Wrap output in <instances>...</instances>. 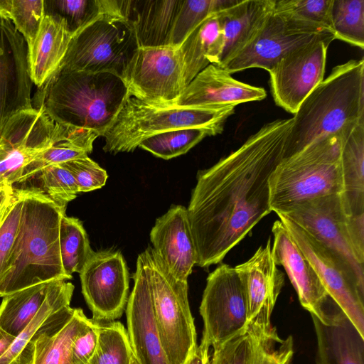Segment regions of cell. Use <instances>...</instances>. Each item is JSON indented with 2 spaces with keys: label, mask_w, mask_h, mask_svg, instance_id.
<instances>
[{
  "label": "cell",
  "mask_w": 364,
  "mask_h": 364,
  "mask_svg": "<svg viewBox=\"0 0 364 364\" xmlns=\"http://www.w3.org/2000/svg\"><path fill=\"white\" fill-rule=\"evenodd\" d=\"M15 193L22 196L23 207L0 282V297L39 284L70 279L63 269L59 245L60 223L66 208L41 195Z\"/></svg>",
  "instance_id": "3957f363"
},
{
  "label": "cell",
  "mask_w": 364,
  "mask_h": 364,
  "mask_svg": "<svg viewBox=\"0 0 364 364\" xmlns=\"http://www.w3.org/2000/svg\"><path fill=\"white\" fill-rule=\"evenodd\" d=\"M28 51L11 21L0 17V135L16 114L33 108Z\"/></svg>",
  "instance_id": "ac0fdd59"
},
{
  "label": "cell",
  "mask_w": 364,
  "mask_h": 364,
  "mask_svg": "<svg viewBox=\"0 0 364 364\" xmlns=\"http://www.w3.org/2000/svg\"><path fill=\"white\" fill-rule=\"evenodd\" d=\"M332 30L336 39L364 48V0H333Z\"/></svg>",
  "instance_id": "8d00e7d4"
},
{
  "label": "cell",
  "mask_w": 364,
  "mask_h": 364,
  "mask_svg": "<svg viewBox=\"0 0 364 364\" xmlns=\"http://www.w3.org/2000/svg\"><path fill=\"white\" fill-rule=\"evenodd\" d=\"M99 136L90 130L60 124L59 134L54 144L38 153L25 166L20 181L50 166L87 156Z\"/></svg>",
  "instance_id": "4dcf8cb0"
},
{
  "label": "cell",
  "mask_w": 364,
  "mask_h": 364,
  "mask_svg": "<svg viewBox=\"0 0 364 364\" xmlns=\"http://www.w3.org/2000/svg\"><path fill=\"white\" fill-rule=\"evenodd\" d=\"M142 254L163 349L169 364H186L198 347L188 299V282L173 277L152 247H148Z\"/></svg>",
  "instance_id": "52a82bcc"
},
{
  "label": "cell",
  "mask_w": 364,
  "mask_h": 364,
  "mask_svg": "<svg viewBox=\"0 0 364 364\" xmlns=\"http://www.w3.org/2000/svg\"><path fill=\"white\" fill-rule=\"evenodd\" d=\"M14 338L0 329V358L9 348Z\"/></svg>",
  "instance_id": "681fc988"
},
{
  "label": "cell",
  "mask_w": 364,
  "mask_h": 364,
  "mask_svg": "<svg viewBox=\"0 0 364 364\" xmlns=\"http://www.w3.org/2000/svg\"><path fill=\"white\" fill-rule=\"evenodd\" d=\"M208 353L209 347L200 342L186 364H208L210 358Z\"/></svg>",
  "instance_id": "7dc6e473"
},
{
  "label": "cell",
  "mask_w": 364,
  "mask_h": 364,
  "mask_svg": "<svg viewBox=\"0 0 364 364\" xmlns=\"http://www.w3.org/2000/svg\"><path fill=\"white\" fill-rule=\"evenodd\" d=\"M52 282L31 286L3 296L0 329L16 337L41 309Z\"/></svg>",
  "instance_id": "1f68e13d"
},
{
  "label": "cell",
  "mask_w": 364,
  "mask_h": 364,
  "mask_svg": "<svg viewBox=\"0 0 364 364\" xmlns=\"http://www.w3.org/2000/svg\"><path fill=\"white\" fill-rule=\"evenodd\" d=\"M45 14L65 20L70 30L75 31L100 14H107L105 0H46Z\"/></svg>",
  "instance_id": "ab89813d"
},
{
  "label": "cell",
  "mask_w": 364,
  "mask_h": 364,
  "mask_svg": "<svg viewBox=\"0 0 364 364\" xmlns=\"http://www.w3.org/2000/svg\"><path fill=\"white\" fill-rule=\"evenodd\" d=\"M290 119L264 124L235 151L198 171L187 209L196 264H218L271 212L269 179L285 157Z\"/></svg>",
  "instance_id": "6da1fadb"
},
{
  "label": "cell",
  "mask_w": 364,
  "mask_h": 364,
  "mask_svg": "<svg viewBox=\"0 0 364 364\" xmlns=\"http://www.w3.org/2000/svg\"><path fill=\"white\" fill-rule=\"evenodd\" d=\"M316 339V364H364V336L336 308L326 323L311 315Z\"/></svg>",
  "instance_id": "603a6c76"
},
{
  "label": "cell",
  "mask_w": 364,
  "mask_h": 364,
  "mask_svg": "<svg viewBox=\"0 0 364 364\" xmlns=\"http://www.w3.org/2000/svg\"><path fill=\"white\" fill-rule=\"evenodd\" d=\"M334 35L317 38L284 55L268 71L277 105L294 114L323 80L327 50Z\"/></svg>",
  "instance_id": "9a60e30c"
},
{
  "label": "cell",
  "mask_w": 364,
  "mask_h": 364,
  "mask_svg": "<svg viewBox=\"0 0 364 364\" xmlns=\"http://www.w3.org/2000/svg\"><path fill=\"white\" fill-rule=\"evenodd\" d=\"M239 0L181 1L171 30L168 46L179 48L187 36L210 16L220 13Z\"/></svg>",
  "instance_id": "e575fe53"
},
{
  "label": "cell",
  "mask_w": 364,
  "mask_h": 364,
  "mask_svg": "<svg viewBox=\"0 0 364 364\" xmlns=\"http://www.w3.org/2000/svg\"><path fill=\"white\" fill-rule=\"evenodd\" d=\"M223 33L218 13L199 24L179 47L186 86L210 64L218 65Z\"/></svg>",
  "instance_id": "f546056e"
},
{
  "label": "cell",
  "mask_w": 364,
  "mask_h": 364,
  "mask_svg": "<svg viewBox=\"0 0 364 364\" xmlns=\"http://www.w3.org/2000/svg\"><path fill=\"white\" fill-rule=\"evenodd\" d=\"M74 285L66 280L51 282L41 309L28 325L14 338L0 358V364H32L36 338L47 328L53 314L70 306Z\"/></svg>",
  "instance_id": "f1b7e54d"
},
{
  "label": "cell",
  "mask_w": 364,
  "mask_h": 364,
  "mask_svg": "<svg viewBox=\"0 0 364 364\" xmlns=\"http://www.w3.org/2000/svg\"><path fill=\"white\" fill-rule=\"evenodd\" d=\"M14 192L12 187H6L0 188V213L10 202Z\"/></svg>",
  "instance_id": "c3c4849f"
},
{
  "label": "cell",
  "mask_w": 364,
  "mask_h": 364,
  "mask_svg": "<svg viewBox=\"0 0 364 364\" xmlns=\"http://www.w3.org/2000/svg\"><path fill=\"white\" fill-rule=\"evenodd\" d=\"M131 364H138L137 361L136 360L134 355L132 356V361H131Z\"/></svg>",
  "instance_id": "816d5d0a"
},
{
  "label": "cell",
  "mask_w": 364,
  "mask_h": 364,
  "mask_svg": "<svg viewBox=\"0 0 364 364\" xmlns=\"http://www.w3.org/2000/svg\"><path fill=\"white\" fill-rule=\"evenodd\" d=\"M97 344L88 364H131L127 331L119 321L97 322Z\"/></svg>",
  "instance_id": "d590c367"
},
{
  "label": "cell",
  "mask_w": 364,
  "mask_h": 364,
  "mask_svg": "<svg viewBox=\"0 0 364 364\" xmlns=\"http://www.w3.org/2000/svg\"><path fill=\"white\" fill-rule=\"evenodd\" d=\"M97 337V322L93 321L73 342L71 350L72 364H88L95 351Z\"/></svg>",
  "instance_id": "bcb514c9"
},
{
  "label": "cell",
  "mask_w": 364,
  "mask_h": 364,
  "mask_svg": "<svg viewBox=\"0 0 364 364\" xmlns=\"http://www.w3.org/2000/svg\"><path fill=\"white\" fill-rule=\"evenodd\" d=\"M73 34L65 19L45 14L36 40L28 50L31 78L38 88L60 68Z\"/></svg>",
  "instance_id": "484cf974"
},
{
  "label": "cell",
  "mask_w": 364,
  "mask_h": 364,
  "mask_svg": "<svg viewBox=\"0 0 364 364\" xmlns=\"http://www.w3.org/2000/svg\"><path fill=\"white\" fill-rule=\"evenodd\" d=\"M180 0H127L125 18L131 24L138 48L168 46Z\"/></svg>",
  "instance_id": "4316f807"
},
{
  "label": "cell",
  "mask_w": 364,
  "mask_h": 364,
  "mask_svg": "<svg viewBox=\"0 0 364 364\" xmlns=\"http://www.w3.org/2000/svg\"><path fill=\"white\" fill-rule=\"evenodd\" d=\"M45 16L44 0H0V17L11 21L29 50Z\"/></svg>",
  "instance_id": "f35d334b"
},
{
  "label": "cell",
  "mask_w": 364,
  "mask_h": 364,
  "mask_svg": "<svg viewBox=\"0 0 364 364\" xmlns=\"http://www.w3.org/2000/svg\"><path fill=\"white\" fill-rule=\"evenodd\" d=\"M22 207V196L14 192L0 224V282L18 232Z\"/></svg>",
  "instance_id": "7bdbcfd3"
},
{
  "label": "cell",
  "mask_w": 364,
  "mask_h": 364,
  "mask_svg": "<svg viewBox=\"0 0 364 364\" xmlns=\"http://www.w3.org/2000/svg\"><path fill=\"white\" fill-rule=\"evenodd\" d=\"M274 0H239L218 13L223 33V48L218 66L242 50L273 10Z\"/></svg>",
  "instance_id": "83f0119b"
},
{
  "label": "cell",
  "mask_w": 364,
  "mask_h": 364,
  "mask_svg": "<svg viewBox=\"0 0 364 364\" xmlns=\"http://www.w3.org/2000/svg\"><path fill=\"white\" fill-rule=\"evenodd\" d=\"M331 35V31L321 26L272 10L250 41L220 67L230 74L254 68L269 71L290 50Z\"/></svg>",
  "instance_id": "30bf717a"
},
{
  "label": "cell",
  "mask_w": 364,
  "mask_h": 364,
  "mask_svg": "<svg viewBox=\"0 0 364 364\" xmlns=\"http://www.w3.org/2000/svg\"><path fill=\"white\" fill-rule=\"evenodd\" d=\"M153 250L166 268L176 279L188 281L197 262L196 246L187 209L172 205L156 220L150 232Z\"/></svg>",
  "instance_id": "44dd1931"
},
{
  "label": "cell",
  "mask_w": 364,
  "mask_h": 364,
  "mask_svg": "<svg viewBox=\"0 0 364 364\" xmlns=\"http://www.w3.org/2000/svg\"><path fill=\"white\" fill-rule=\"evenodd\" d=\"M233 106H156L129 97L104 134L103 150L111 154L135 150L154 135L182 129H204L220 134Z\"/></svg>",
  "instance_id": "8992f818"
},
{
  "label": "cell",
  "mask_w": 364,
  "mask_h": 364,
  "mask_svg": "<svg viewBox=\"0 0 364 364\" xmlns=\"http://www.w3.org/2000/svg\"><path fill=\"white\" fill-rule=\"evenodd\" d=\"M235 269L243 284L247 304V331L254 335L276 332L271 315L284 284L272 255V242L260 246L246 262Z\"/></svg>",
  "instance_id": "e0dca14e"
},
{
  "label": "cell",
  "mask_w": 364,
  "mask_h": 364,
  "mask_svg": "<svg viewBox=\"0 0 364 364\" xmlns=\"http://www.w3.org/2000/svg\"><path fill=\"white\" fill-rule=\"evenodd\" d=\"M213 133L204 129H182L160 133L142 141L139 148L168 160L188 152Z\"/></svg>",
  "instance_id": "74e56055"
},
{
  "label": "cell",
  "mask_w": 364,
  "mask_h": 364,
  "mask_svg": "<svg viewBox=\"0 0 364 364\" xmlns=\"http://www.w3.org/2000/svg\"><path fill=\"white\" fill-rule=\"evenodd\" d=\"M130 97L121 77L109 73L58 71L35 95L55 123L103 136Z\"/></svg>",
  "instance_id": "7a4b0ae2"
},
{
  "label": "cell",
  "mask_w": 364,
  "mask_h": 364,
  "mask_svg": "<svg viewBox=\"0 0 364 364\" xmlns=\"http://www.w3.org/2000/svg\"><path fill=\"white\" fill-rule=\"evenodd\" d=\"M272 255L276 265L282 266L291 282L301 305L311 315L325 323L338 306L329 296L316 271L290 237L280 220L272 227Z\"/></svg>",
  "instance_id": "d6986e66"
},
{
  "label": "cell",
  "mask_w": 364,
  "mask_h": 364,
  "mask_svg": "<svg viewBox=\"0 0 364 364\" xmlns=\"http://www.w3.org/2000/svg\"><path fill=\"white\" fill-rule=\"evenodd\" d=\"M248 333L252 341L250 364L291 363L294 355L292 336H289L285 340H282L277 331L269 335Z\"/></svg>",
  "instance_id": "60d3db41"
},
{
  "label": "cell",
  "mask_w": 364,
  "mask_h": 364,
  "mask_svg": "<svg viewBox=\"0 0 364 364\" xmlns=\"http://www.w3.org/2000/svg\"><path fill=\"white\" fill-rule=\"evenodd\" d=\"M309 260L331 299L364 336V288L350 267L336 253L284 215L277 214Z\"/></svg>",
  "instance_id": "8fae6325"
},
{
  "label": "cell",
  "mask_w": 364,
  "mask_h": 364,
  "mask_svg": "<svg viewBox=\"0 0 364 364\" xmlns=\"http://www.w3.org/2000/svg\"><path fill=\"white\" fill-rule=\"evenodd\" d=\"M9 205V204H8ZM7 205L5 207V208L0 213V224H1V222L4 218V215L5 214V212H6V208H7Z\"/></svg>",
  "instance_id": "f907efd6"
},
{
  "label": "cell",
  "mask_w": 364,
  "mask_h": 364,
  "mask_svg": "<svg viewBox=\"0 0 364 364\" xmlns=\"http://www.w3.org/2000/svg\"><path fill=\"white\" fill-rule=\"evenodd\" d=\"M92 321L81 309L70 306L55 312L46 329L35 341L32 364H72L73 342Z\"/></svg>",
  "instance_id": "d4e9b609"
},
{
  "label": "cell",
  "mask_w": 364,
  "mask_h": 364,
  "mask_svg": "<svg viewBox=\"0 0 364 364\" xmlns=\"http://www.w3.org/2000/svg\"><path fill=\"white\" fill-rule=\"evenodd\" d=\"M269 205L276 213L342 191L339 132L318 138L284 158L269 179Z\"/></svg>",
  "instance_id": "5b68a950"
},
{
  "label": "cell",
  "mask_w": 364,
  "mask_h": 364,
  "mask_svg": "<svg viewBox=\"0 0 364 364\" xmlns=\"http://www.w3.org/2000/svg\"><path fill=\"white\" fill-rule=\"evenodd\" d=\"M138 48L129 22L100 14L75 31L56 71L109 73L122 76Z\"/></svg>",
  "instance_id": "ba28073f"
},
{
  "label": "cell",
  "mask_w": 364,
  "mask_h": 364,
  "mask_svg": "<svg viewBox=\"0 0 364 364\" xmlns=\"http://www.w3.org/2000/svg\"><path fill=\"white\" fill-rule=\"evenodd\" d=\"M73 175L79 193L90 192L102 188L107 181V171L88 156L60 164Z\"/></svg>",
  "instance_id": "ee69618b"
},
{
  "label": "cell",
  "mask_w": 364,
  "mask_h": 364,
  "mask_svg": "<svg viewBox=\"0 0 364 364\" xmlns=\"http://www.w3.org/2000/svg\"><path fill=\"white\" fill-rule=\"evenodd\" d=\"M14 192L41 195L58 205L66 208L68 203L79 193L70 172L60 164L50 166L12 186Z\"/></svg>",
  "instance_id": "d6a6232c"
},
{
  "label": "cell",
  "mask_w": 364,
  "mask_h": 364,
  "mask_svg": "<svg viewBox=\"0 0 364 364\" xmlns=\"http://www.w3.org/2000/svg\"><path fill=\"white\" fill-rule=\"evenodd\" d=\"M59 245L63 269L70 279L81 272L94 252L82 222L65 214L60 223Z\"/></svg>",
  "instance_id": "836d02e7"
},
{
  "label": "cell",
  "mask_w": 364,
  "mask_h": 364,
  "mask_svg": "<svg viewBox=\"0 0 364 364\" xmlns=\"http://www.w3.org/2000/svg\"><path fill=\"white\" fill-rule=\"evenodd\" d=\"M121 78L131 97L156 106H175L186 84L179 48H138Z\"/></svg>",
  "instance_id": "7c38bea8"
},
{
  "label": "cell",
  "mask_w": 364,
  "mask_h": 364,
  "mask_svg": "<svg viewBox=\"0 0 364 364\" xmlns=\"http://www.w3.org/2000/svg\"><path fill=\"white\" fill-rule=\"evenodd\" d=\"M134 285L127 304V333L138 364H169L156 327L147 268L142 252L136 259Z\"/></svg>",
  "instance_id": "ffe728a7"
},
{
  "label": "cell",
  "mask_w": 364,
  "mask_h": 364,
  "mask_svg": "<svg viewBox=\"0 0 364 364\" xmlns=\"http://www.w3.org/2000/svg\"><path fill=\"white\" fill-rule=\"evenodd\" d=\"M340 256L364 288V219L348 217L339 194L310 199L278 213Z\"/></svg>",
  "instance_id": "9c48e42d"
},
{
  "label": "cell",
  "mask_w": 364,
  "mask_h": 364,
  "mask_svg": "<svg viewBox=\"0 0 364 364\" xmlns=\"http://www.w3.org/2000/svg\"><path fill=\"white\" fill-rule=\"evenodd\" d=\"M333 1L274 0L273 10L292 14L333 32L331 23Z\"/></svg>",
  "instance_id": "b9f144b4"
},
{
  "label": "cell",
  "mask_w": 364,
  "mask_h": 364,
  "mask_svg": "<svg viewBox=\"0 0 364 364\" xmlns=\"http://www.w3.org/2000/svg\"><path fill=\"white\" fill-rule=\"evenodd\" d=\"M200 314L204 326L201 342L209 348L247 332L246 297L235 267L222 264L209 274Z\"/></svg>",
  "instance_id": "4fadbf2b"
},
{
  "label": "cell",
  "mask_w": 364,
  "mask_h": 364,
  "mask_svg": "<svg viewBox=\"0 0 364 364\" xmlns=\"http://www.w3.org/2000/svg\"><path fill=\"white\" fill-rule=\"evenodd\" d=\"M338 132L341 203L348 217L364 219V118L344 126Z\"/></svg>",
  "instance_id": "cb8c5ba5"
},
{
  "label": "cell",
  "mask_w": 364,
  "mask_h": 364,
  "mask_svg": "<svg viewBox=\"0 0 364 364\" xmlns=\"http://www.w3.org/2000/svg\"><path fill=\"white\" fill-rule=\"evenodd\" d=\"M364 118V60L334 67L304 99L292 117L285 157L316 139Z\"/></svg>",
  "instance_id": "277c9868"
},
{
  "label": "cell",
  "mask_w": 364,
  "mask_h": 364,
  "mask_svg": "<svg viewBox=\"0 0 364 364\" xmlns=\"http://www.w3.org/2000/svg\"><path fill=\"white\" fill-rule=\"evenodd\" d=\"M266 96L263 87L240 82L224 68L210 64L186 86L175 106L236 107Z\"/></svg>",
  "instance_id": "7402d4cb"
},
{
  "label": "cell",
  "mask_w": 364,
  "mask_h": 364,
  "mask_svg": "<svg viewBox=\"0 0 364 364\" xmlns=\"http://www.w3.org/2000/svg\"><path fill=\"white\" fill-rule=\"evenodd\" d=\"M58 127L41 107L21 111L7 122L0 135V188L20 181L25 166L54 144Z\"/></svg>",
  "instance_id": "5bb4252c"
},
{
  "label": "cell",
  "mask_w": 364,
  "mask_h": 364,
  "mask_svg": "<svg viewBox=\"0 0 364 364\" xmlns=\"http://www.w3.org/2000/svg\"><path fill=\"white\" fill-rule=\"evenodd\" d=\"M80 274L82 293L98 323L122 315L129 299V274L118 250L94 252Z\"/></svg>",
  "instance_id": "2e32d148"
},
{
  "label": "cell",
  "mask_w": 364,
  "mask_h": 364,
  "mask_svg": "<svg viewBox=\"0 0 364 364\" xmlns=\"http://www.w3.org/2000/svg\"><path fill=\"white\" fill-rule=\"evenodd\" d=\"M252 349V338L246 332L213 348L208 364H250Z\"/></svg>",
  "instance_id": "f6af8a7d"
}]
</instances>
